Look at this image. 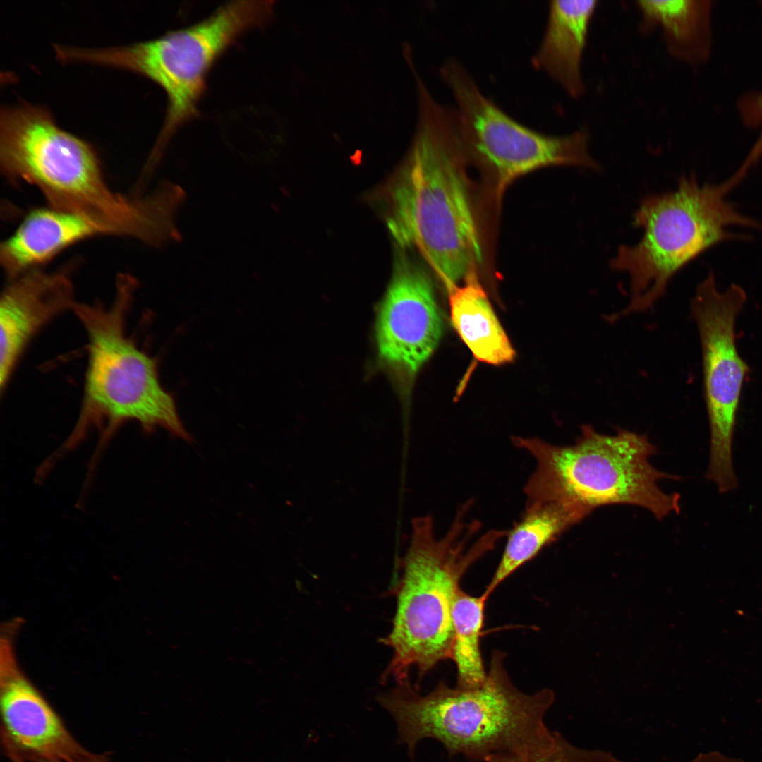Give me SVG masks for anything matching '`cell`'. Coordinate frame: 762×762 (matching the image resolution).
I'll return each instance as SVG.
<instances>
[{"mask_svg":"<svg viewBox=\"0 0 762 762\" xmlns=\"http://www.w3.org/2000/svg\"><path fill=\"white\" fill-rule=\"evenodd\" d=\"M418 133L387 191V226L401 248H416L447 291L483 261L454 107L420 103Z\"/></svg>","mask_w":762,"mask_h":762,"instance_id":"1","label":"cell"},{"mask_svg":"<svg viewBox=\"0 0 762 762\" xmlns=\"http://www.w3.org/2000/svg\"><path fill=\"white\" fill-rule=\"evenodd\" d=\"M504 652L491 655L485 682L464 689L440 682L421 695L409 680L377 695L378 703L394 719L397 742L413 759L423 739L440 742L449 756L483 761L501 753L528 754L552 745L557 732L544 717L555 701L549 689L533 694L519 690L504 667Z\"/></svg>","mask_w":762,"mask_h":762,"instance_id":"2","label":"cell"},{"mask_svg":"<svg viewBox=\"0 0 762 762\" xmlns=\"http://www.w3.org/2000/svg\"><path fill=\"white\" fill-rule=\"evenodd\" d=\"M472 500L457 509L448 530L435 535L434 521L425 515L412 519L409 544L401 559L402 575L396 587L397 607L390 632L382 643L392 649L383 680H409L411 667L421 678L441 661L451 659L453 600L468 569L497 543L507 530L492 529L478 536L481 524L468 519Z\"/></svg>","mask_w":762,"mask_h":762,"instance_id":"3","label":"cell"},{"mask_svg":"<svg viewBox=\"0 0 762 762\" xmlns=\"http://www.w3.org/2000/svg\"><path fill=\"white\" fill-rule=\"evenodd\" d=\"M136 288L135 278L120 274L110 305L76 302L72 309L87 336V365L78 420L54 453L56 459L94 428L100 435L96 456L115 431L130 421L146 433L160 427L191 440L173 397L159 382L157 362L127 334L126 319Z\"/></svg>","mask_w":762,"mask_h":762,"instance_id":"4","label":"cell"},{"mask_svg":"<svg viewBox=\"0 0 762 762\" xmlns=\"http://www.w3.org/2000/svg\"><path fill=\"white\" fill-rule=\"evenodd\" d=\"M512 441L536 463L524 486L526 502L566 504L589 514L603 505L630 504L646 509L658 520L679 511V495L665 493L658 484L678 477L651 464L656 447L645 435L619 429L609 435L583 425L570 445L519 436Z\"/></svg>","mask_w":762,"mask_h":762,"instance_id":"5","label":"cell"},{"mask_svg":"<svg viewBox=\"0 0 762 762\" xmlns=\"http://www.w3.org/2000/svg\"><path fill=\"white\" fill-rule=\"evenodd\" d=\"M722 183L701 184L682 176L671 192L644 198L634 216L643 229L635 245H622L610 260L612 270L629 277L627 306L608 316L617 321L651 308L665 294L675 274L701 254L726 241L746 238L729 229L762 231V224L740 213L725 196Z\"/></svg>","mask_w":762,"mask_h":762,"instance_id":"6","label":"cell"},{"mask_svg":"<svg viewBox=\"0 0 762 762\" xmlns=\"http://www.w3.org/2000/svg\"><path fill=\"white\" fill-rule=\"evenodd\" d=\"M271 1H229L190 26L128 46L81 48L62 46L63 62H84L127 69L159 85L167 109L148 165L161 155L173 135L196 118L208 75L224 53L244 33L268 22Z\"/></svg>","mask_w":762,"mask_h":762,"instance_id":"7","label":"cell"},{"mask_svg":"<svg viewBox=\"0 0 762 762\" xmlns=\"http://www.w3.org/2000/svg\"><path fill=\"white\" fill-rule=\"evenodd\" d=\"M0 167L11 183L37 188L52 208L122 228L138 216L137 198L111 190L93 146L61 129L44 107L1 108Z\"/></svg>","mask_w":762,"mask_h":762,"instance_id":"8","label":"cell"},{"mask_svg":"<svg viewBox=\"0 0 762 762\" xmlns=\"http://www.w3.org/2000/svg\"><path fill=\"white\" fill-rule=\"evenodd\" d=\"M440 74L454 100L467 159L493 175L498 194L516 178L546 167L600 169L589 151L587 130L549 135L521 123L484 95L468 70L454 56L446 58Z\"/></svg>","mask_w":762,"mask_h":762,"instance_id":"9","label":"cell"},{"mask_svg":"<svg viewBox=\"0 0 762 762\" xmlns=\"http://www.w3.org/2000/svg\"><path fill=\"white\" fill-rule=\"evenodd\" d=\"M747 301L745 290L732 284L724 291L710 272L696 286L690 302L702 358L704 400L710 430L706 477L720 493L737 485L732 445L743 386L750 368L736 341V322Z\"/></svg>","mask_w":762,"mask_h":762,"instance_id":"10","label":"cell"},{"mask_svg":"<svg viewBox=\"0 0 762 762\" xmlns=\"http://www.w3.org/2000/svg\"><path fill=\"white\" fill-rule=\"evenodd\" d=\"M18 621L6 623L0 641L1 735L11 762L79 761L92 753L20 669L14 652Z\"/></svg>","mask_w":762,"mask_h":762,"instance_id":"11","label":"cell"},{"mask_svg":"<svg viewBox=\"0 0 762 762\" xmlns=\"http://www.w3.org/2000/svg\"><path fill=\"white\" fill-rule=\"evenodd\" d=\"M406 254L396 255L378 309L375 338L382 362L411 375L436 348L442 325L430 277Z\"/></svg>","mask_w":762,"mask_h":762,"instance_id":"12","label":"cell"},{"mask_svg":"<svg viewBox=\"0 0 762 762\" xmlns=\"http://www.w3.org/2000/svg\"><path fill=\"white\" fill-rule=\"evenodd\" d=\"M73 265L52 272L36 268L8 279L0 301L1 391L32 337L56 316L72 310L77 302Z\"/></svg>","mask_w":762,"mask_h":762,"instance_id":"13","label":"cell"},{"mask_svg":"<svg viewBox=\"0 0 762 762\" xmlns=\"http://www.w3.org/2000/svg\"><path fill=\"white\" fill-rule=\"evenodd\" d=\"M113 236L106 224L50 207L30 210L1 244V265L8 277L42 267L64 250L83 240Z\"/></svg>","mask_w":762,"mask_h":762,"instance_id":"14","label":"cell"},{"mask_svg":"<svg viewBox=\"0 0 762 762\" xmlns=\"http://www.w3.org/2000/svg\"><path fill=\"white\" fill-rule=\"evenodd\" d=\"M597 4L595 0L550 1L545 30L531 59L533 68L574 99L585 92L583 57Z\"/></svg>","mask_w":762,"mask_h":762,"instance_id":"15","label":"cell"},{"mask_svg":"<svg viewBox=\"0 0 762 762\" xmlns=\"http://www.w3.org/2000/svg\"><path fill=\"white\" fill-rule=\"evenodd\" d=\"M636 7L643 31L659 28L670 55L698 66L710 56L713 1L708 0H639Z\"/></svg>","mask_w":762,"mask_h":762,"instance_id":"16","label":"cell"},{"mask_svg":"<svg viewBox=\"0 0 762 762\" xmlns=\"http://www.w3.org/2000/svg\"><path fill=\"white\" fill-rule=\"evenodd\" d=\"M588 515L562 503L526 502L520 519L507 531L504 551L485 592L490 595L512 574Z\"/></svg>","mask_w":762,"mask_h":762,"instance_id":"17","label":"cell"},{"mask_svg":"<svg viewBox=\"0 0 762 762\" xmlns=\"http://www.w3.org/2000/svg\"><path fill=\"white\" fill-rule=\"evenodd\" d=\"M448 294L452 325L473 356L492 365L512 361L514 350L476 272Z\"/></svg>","mask_w":762,"mask_h":762,"instance_id":"18","label":"cell"},{"mask_svg":"<svg viewBox=\"0 0 762 762\" xmlns=\"http://www.w3.org/2000/svg\"><path fill=\"white\" fill-rule=\"evenodd\" d=\"M489 596L485 591L480 595H472L461 587L454 595L452 608L454 637L451 659L456 667V687L460 689L480 687L487 678L480 637Z\"/></svg>","mask_w":762,"mask_h":762,"instance_id":"19","label":"cell"},{"mask_svg":"<svg viewBox=\"0 0 762 762\" xmlns=\"http://www.w3.org/2000/svg\"><path fill=\"white\" fill-rule=\"evenodd\" d=\"M484 762H622L611 752L574 746L560 732L549 747L533 753L493 754Z\"/></svg>","mask_w":762,"mask_h":762,"instance_id":"20","label":"cell"},{"mask_svg":"<svg viewBox=\"0 0 762 762\" xmlns=\"http://www.w3.org/2000/svg\"><path fill=\"white\" fill-rule=\"evenodd\" d=\"M760 6L762 8V1ZM737 108L743 123L747 126L759 128L760 133L739 168L728 179L734 187L745 178L750 169L762 158V90L750 92L740 97Z\"/></svg>","mask_w":762,"mask_h":762,"instance_id":"21","label":"cell"},{"mask_svg":"<svg viewBox=\"0 0 762 762\" xmlns=\"http://www.w3.org/2000/svg\"><path fill=\"white\" fill-rule=\"evenodd\" d=\"M691 762H745L741 759L730 758L717 751L701 753Z\"/></svg>","mask_w":762,"mask_h":762,"instance_id":"22","label":"cell"},{"mask_svg":"<svg viewBox=\"0 0 762 762\" xmlns=\"http://www.w3.org/2000/svg\"><path fill=\"white\" fill-rule=\"evenodd\" d=\"M42 762H111L109 757L107 754H92L90 756L79 761H50Z\"/></svg>","mask_w":762,"mask_h":762,"instance_id":"23","label":"cell"}]
</instances>
